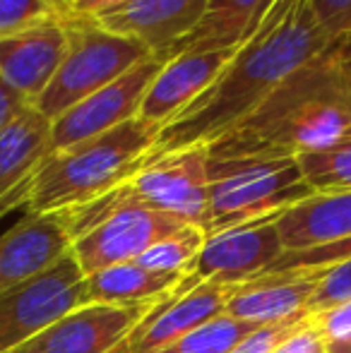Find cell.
Wrapping results in <instances>:
<instances>
[{
    "label": "cell",
    "instance_id": "obj_1",
    "mask_svg": "<svg viewBox=\"0 0 351 353\" xmlns=\"http://www.w3.org/2000/svg\"><path fill=\"white\" fill-rule=\"evenodd\" d=\"M332 39L323 32L308 0H277L219 77L161 128L152 157L192 144H212L234 130L305 63L323 56Z\"/></svg>",
    "mask_w": 351,
    "mask_h": 353
},
{
    "label": "cell",
    "instance_id": "obj_2",
    "mask_svg": "<svg viewBox=\"0 0 351 353\" xmlns=\"http://www.w3.org/2000/svg\"><path fill=\"white\" fill-rule=\"evenodd\" d=\"M351 135V79L337 41L299 68L234 130L207 144L212 161L299 159Z\"/></svg>",
    "mask_w": 351,
    "mask_h": 353
},
{
    "label": "cell",
    "instance_id": "obj_3",
    "mask_svg": "<svg viewBox=\"0 0 351 353\" xmlns=\"http://www.w3.org/2000/svg\"><path fill=\"white\" fill-rule=\"evenodd\" d=\"M157 135V128L132 118L103 135L51 152L34 173L24 210L66 212L116 190L150 159Z\"/></svg>",
    "mask_w": 351,
    "mask_h": 353
},
{
    "label": "cell",
    "instance_id": "obj_4",
    "mask_svg": "<svg viewBox=\"0 0 351 353\" xmlns=\"http://www.w3.org/2000/svg\"><path fill=\"white\" fill-rule=\"evenodd\" d=\"M296 159H210L205 236L281 214L313 195Z\"/></svg>",
    "mask_w": 351,
    "mask_h": 353
},
{
    "label": "cell",
    "instance_id": "obj_5",
    "mask_svg": "<svg viewBox=\"0 0 351 353\" xmlns=\"http://www.w3.org/2000/svg\"><path fill=\"white\" fill-rule=\"evenodd\" d=\"M66 27L68 53L51 84L32 106L46 121L58 118L152 56L137 41L106 32L97 22H66Z\"/></svg>",
    "mask_w": 351,
    "mask_h": 353
},
{
    "label": "cell",
    "instance_id": "obj_6",
    "mask_svg": "<svg viewBox=\"0 0 351 353\" xmlns=\"http://www.w3.org/2000/svg\"><path fill=\"white\" fill-rule=\"evenodd\" d=\"M108 195H111V210L106 216L70 245V255L75 257L85 276L113 265L135 262L161 238L188 226L169 214L135 202L123 185H118Z\"/></svg>",
    "mask_w": 351,
    "mask_h": 353
},
{
    "label": "cell",
    "instance_id": "obj_7",
    "mask_svg": "<svg viewBox=\"0 0 351 353\" xmlns=\"http://www.w3.org/2000/svg\"><path fill=\"white\" fill-rule=\"evenodd\" d=\"M89 305L80 265L68 252L43 274L0 293V353H12L58 317Z\"/></svg>",
    "mask_w": 351,
    "mask_h": 353
},
{
    "label": "cell",
    "instance_id": "obj_8",
    "mask_svg": "<svg viewBox=\"0 0 351 353\" xmlns=\"http://www.w3.org/2000/svg\"><path fill=\"white\" fill-rule=\"evenodd\" d=\"M123 188L135 202L164 212L188 226L205 228L210 202V149L207 144L152 157Z\"/></svg>",
    "mask_w": 351,
    "mask_h": 353
},
{
    "label": "cell",
    "instance_id": "obj_9",
    "mask_svg": "<svg viewBox=\"0 0 351 353\" xmlns=\"http://www.w3.org/2000/svg\"><path fill=\"white\" fill-rule=\"evenodd\" d=\"M169 56H150L111 84L82 99L66 113L51 121V152H61L72 144L92 140L137 118L140 103L150 89L154 74Z\"/></svg>",
    "mask_w": 351,
    "mask_h": 353
},
{
    "label": "cell",
    "instance_id": "obj_10",
    "mask_svg": "<svg viewBox=\"0 0 351 353\" xmlns=\"http://www.w3.org/2000/svg\"><path fill=\"white\" fill-rule=\"evenodd\" d=\"M277 216L255 219L205 238L192 274L200 281L245 283L263 276L284 252Z\"/></svg>",
    "mask_w": 351,
    "mask_h": 353
},
{
    "label": "cell",
    "instance_id": "obj_11",
    "mask_svg": "<svg viewBox=\"0 0 351 353\" xmlns=\"http://www.w3.org/2000/svg\"><path fill=\"white\" fill-rule=\"evenodd\" d=\"M159 303V301H157ZM89 303L58 317L12 353H108L157 305Z\"/></svg>",
    "mask_w": 351,
    "mask_h": 353
},
{
    "label": "cell",
    "instance_id": "obj_12",
    "mask_svg": "<svg viewBox=\"0 0 351 353\" xmlns=\"http://www.w3.org/2000/svg\"><path fill=\"white\" fill-rule=\"evenodd\" d=\"M210 0H128L94 19L101 29L145 46L152 56H174L200 27Z\"/></svg>",
    "mask_w": 351,
    "mask_h": 353
},
{
    "label": "cell",
    "instance_id": "obj_13",
    "mask_svg": "<svg viewBox=\"0 0 351 353\" xmlns=\"http://www.w3.org/2000/svg\"><path fill=\"white\" fill-rule=\"evenodd\" d=\"M234 53L236 46L214 51H181L169 56L152 79L137 118L157 130L166 128L219 77Z\"/></svg>",
    "mask_w": 351,
    "mask_h": 353
},
{
    "label": "cell",
    "instance_id": "obj_14",
    "mask_svg": "<svg viewBox=\"0 0 351 353\" xmlns=\"http://www.w3.org/2000/svg\"><path fill=\"white\" fill-rule=\"evenodd\" d=\"M61 212L29 214L0 236V293L51 270L70 252Z\"/></svg>",
    "mask_w": 351,
    "mask_h": 353
},
{
    "label": "cell",
    "instance_id": "obj_15",
    "mask_svg": "<svg viewBox=\"0 0 351 353\" xmlns=\"http://www.w3.org/2000/svg\"><path fill=\"white\" fill-rule=\"evenodd\" d=\"M68 53V27L53 17L0 39V77L34 106Z\"/></svg>",
    "mask_w": 351,
    "mask_h": 353
},
{
    "label": "cell",
    "instance_id": "obj_16",
    "mask_svg": "<svg viewBox=\"0 0 351 353\" xmlns=\"http://www.w3.org/2000/svg\"><path fill=\"white\" fill-rule=\"evenodd\" d=\"M51 154V121L27 108L0 132V216L27 205L34 173Z\"/></svg>",
    "mask_w": 351,
    "mask_h": 353
},
{
    "label": "cell",
    "instance_id": "obj_17",
    "mask_svg": "<svg viewBox=\"0 0 351 353\" xmlns=\"http://www.w3.org/2000/svg\"><path fill=\"white\" fill-rule=\"evenodd\" d=\"M318 279V270L258 276L234 288L224 312L253 325H270L289 317L310 315L308 303L315 293Z\"/></svg>",
    "mask_w": 351,
    "mask_h": 353
},
{
    "label": "cell",
    "instance_id": "obj_18",
    "mask_svg": "<svg viewBox=\"0 0 351 353\" xmlns=\"http://www.w3.org/2000/svg\"><path fill=\"white\" fill-rule=\"evenodd\" d=\"M284 252L313 250L351 238V190L313 192L277 216Z\"/></svg>",
    "mask_w": 351,
    "mask_h": 353
},
{
    "label": "cell",
    "instance_id": "obj_19",
    "mask_svg": "<svg viewBox=\"0 0 351 353\" xmlns=\"http://www.w3.org/2000/svg\"><path fill=\"white\" fill-rule=\"evenodd\" d=\"M185 276L152 272L137 262H123L85 276L89 303L99 305H152L174 293Z\"/></svg>",
    "mask_w": 351,
    "mask_h": 353
},
{
    "label": "cell",
    "instance_id": "obj_20",
    "mask_svg": "<svg viewBox=\"0 0 351 353\" xmlns=\"http://www.w3.org/2000/svg\"><path fill=\"white\" fill-rule=\"evenodd\" d=\"M277 0H210L200 27L181 43V51L231 48L250 37Z\"/></svg>",
    "mask_w": 351,
    "mask_h": 353
},
{
    "label": "cell",
    "instance_id": "obj_21",
    "mask_svg": "<svg viewBox=\"0 0 351 353\" xmlns=\"http://www.w3.org/2000/svg\"><path fill=\"white\" fill-rule=\"evenodd\" d=\"M205 231L197 226H183L181 231L161 238L159 243L145 250L137 257V265L147 267L152 272H164V274H192L197 265V257L205 245Z\"/></svg>",
    "mask_w": 351,
    "mask_h": 353
},
{
    "label": "cell",
    "instance_id": "obj_22",
    "mask_svg": "<svg viewBox=\"0 0 351 353\" xmlns=\"http://www.w3.org/2000/svg\"><path fill=\"white\" fill-rule=\"evenodd\" d=\"M258 327L260 325L236 320V317L221 312L219 317L195 327L192 332L178 336L176 341L154 353H231L241 339H245Z\"/></svg>",
    "mask_w": 351,
    "mask_h": 353
},
{
    "label": "cell",
    "instance_id": "obj_23",
    "mask_svg": "<svg viewBox=\"0 0 351 353\" xmlns=\"http://www.w3.org/2000/svg\"><path fill=\"white\" fill-rule=\"evenodd\" d=\"M296 161L315 192L351 190V135L328 149L303 154Z\"/></svg>",
    "mask_w": 351,
    "mask_h": 353
},
{
    "label": "cell",
    "instance_id": "obj_24",
    "mask_svg": "<svg viewBox=\"0 0 351 353\" xmlns=\"http://www.w3.org/2000/svg\"><path fill=\"white\" fill-rule=\"evenodd\" d=\"M318 272V286H315V293L308 303L310 315H323V312L334 310L344 303H351V257Z\"/></svg>",
    "mask_w": 351,
    "mask_h": 353
},
{
    "label": "cell",
    "instance_id": "obj_25",
    "mask_svg": "<svg viewBox=\"0 0 351 353\" xmlns=\"http://www.w3.org/2000/svg\"><path fill=\"white\" fill-rule=\"evenodd\" d=\"M351 257V238L347 241L332 243V245L313 248V250H301V252H281L279 260L265 272L267 274H284V272H313L325 270V267L342 262Z\"/></svg>",
    "mask_w": 351,
    "mask_h": 353
},
{
    "label": "cell",
    "instance_id": "obj_26",
    "mask_svg": "<svg viewBox=\"0 0 351 353\" xmlns=\"http://www.w3.org/2000/svg\"><path fill=\"white\" fill-rule=\"evenodd\" d=\"M56 17L48 0H0V39Z\"/></svg>",
    "mask_w": 351,
    "mask_h": 353
},
{
    "label": "cell",
    "instance_id": "obj_27",
    "mask_svg": "<svg viewBox=\"0 0 351 353\" xmlns=\"http://www.w3.org/2000/svg\"><path fill=\"white\" fill-rule=\"evenodd\" d=\"M308 320L310 315H301V317H289V320H281V322L260 325L245 339H241L231 353H274L286 339H291L296 332L303 330Z\"/></svg>",
    "mask_w": 351,
    "mask_h": 353
},
{
    "label": "cell",
    "instance_id": "obj_28",
    "mask_svg": "<svg viewBox=\"0 0 351 353\" xmlns=\"http://www.w3.org/2000/svg\"><path fill=\"white\" fill-rule=\"evenodd\" d=\"M318 24L332 41L351 37V0H308Z\"/></svg>",
    "mask_w": 351,
    "mask_h": 353
},
{
    "label": "cell",
    "instance_id": "obj_29",
    "mask_svg": "<svg viewBox=\"0 0 351 353\" xmlns=\"http://www.w3.org/2000/svg\"><path fill=\"white\" fill-rule=\"evenodd\" d=\"M128 0H48L58 19L63 22H94Z\"/></svg>",
    "mask_w": 351,
    "mask_h": 353
},
{
    "label": "cell",
    "instance_id": "obj_30",
    "mask_svg": "<svg viewBox=\"0 0 351 353\" xmlns=\"http://www.w3.org/2000/svg\"><path fill=\"white\" fill-rule=\"evenodd\" d=\"M274 353H325V336L320 334L315 317L310 315L303 330H299L291 339H286Z\"/></svg>",
    "mask_w": 351,
    "mask_h": 353
},
{
    "label": "cell",
    "instance_id": "obj_31",
    "mask_svg": "<svg viewBox=\"0 0 351 353\" xmlns=\"http://www.w3.org/2000/svg\"><path fill=\"white\" fill-rule=\"evenodd\" d=\"M313 317H315V322H318L320 334L325 336V341L339 339V336L351 332V303H344V305L334 307V310L323 312V315H313Z\"/></svg>",
    "mask_w": 351,
    "mask_h": 353
},
{
    "label": "cell",
    "instance_id": "obj_32",
    "mask_svg": "<svg viewBox=\"0 0 351 353\" xmlns=\"http://www.w3.org/2000/svg\"><path fill=\"white\" fill-rule=\"evenodd\" d=\"M27 108H32V103H29L22 94L14 92V89L0 77V132L12 125Z\"/></svg>",
    "mask_w": 351,
    "mask_h": 353
},
{
    "label": "cell",
    "instance_id": "obj_33",
    "mask_svg": "<svg viewBox=\"0 0 351 353\" xmlns=\"http://www.w3.org/2000/svg\"><path fill=\"white\" fill-rule=\"evenodd\" d=\"M337 56H339V63H342L344 72H347L351 79V37L337 39Z\"/></svg>",
    "mask_w": 351,
    "mask_h": 353
},
{
    "label": "cell",
    "instance_id": "obj_34",
    "mask_svg": "<svg viewBox=\"0 0 351 353\" xmlns=\"http://www.w3.org/2000/svg\"><path fill=\"white\" fill-rule=\"evenodd\" d=\"M325 353H351V332L339 339L325 341Z\"/></svg>",
    "mask_w": 351,
    "mask_h": 353
}]
</instances>
